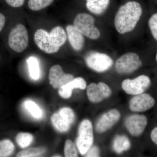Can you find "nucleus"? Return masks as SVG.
<instances>
[{"mask_svg": "<svg viewBox=\"0 0 157 157\" xmlns=\"http://www.w3.org/2000/svg\"><path fill=\"white\" fill-rule=\"evenodd\" d=\"M142 14L139 3L129 2L121 6L116 14L114 24L119 33L124 34L134 29Z\"/></svg>", "mask_w": 157, "mask_h": 157, "instance_id": "obj_1", "label": "nucleus"}, {"mask_svg": "<svg viewBox=\"0 0 157 157\" xmlns=\"http://www.w3.org/2000/svg\"><path fill=\"white\" fill-rule=\"evenodd\" d=\"M95 19L90 14L80 13L76 15L73 26L82 35L92 39L100 37L101 33L95 25Z\"/></svg>", "mask_w": 157, "mask_h": 157, "instance_id": "obj_2", "label": "nucleus"}, {"mask_svg": "<svg viewBox=\"0 0 157 157\" xmlns=\"http://www.w3.org/2000/svg\"><path fill=\"white\" fill-rule=\"evenodd\" d=\"M28 42V33L24 25L19 24L10 31L8 43L10 48L15 52H23L27 47Z\"/></svg>", "mask_w": 157, "mask_h": 157, "instance_id": "obj_3", "label": "nucleus"}, {"mask_svg": "<svg viewBox=\"0 0 157 157\" xmlns=\"http://www.w3.org/2000/svg\"><path fill=\"white\" fill-rule=\"evenodd\" d=\"M94 134L92 124L90 121L85 120L82 122L78 129L76 146L82 155L86 154L92 145Z\"/></svg>", "mask_w": 157, "mask_h": 157, "instance_id": "obj_4", "label": "nucleus"}, {"mask_svg": "<svg viewBox=\"0 0 157 157\" xmlns=\"http://www.w3.org/2000/svg\"><path fill=\"white\" fill-rule=\"evenodd\" d=\"M85 61L89 67L98 73L107 71L113 64V60L109 56L95 51L88 54Z\"/></svg>", "mask_w": 157, "mask_h": 157, "instance_id": "obj_5", "label": "nucleus"}, {"mask_svg": "<svg viewBox=\"0 0 157 157\" xmlns=\"http://www.w3.org/2000/svg\"><path fill=\"white\" fill-rule=\"evenodd\" d=\"M142 64L138 55L134 52H128L117 59L115 67L120 74H129L139 69Z\"/></svg>", "mask_w": 157, "mask_h": 157, "instance_id": "obj_6", "label": "nucleus"}, {"mask_svg": "<svg viewBox=\"0 0 157 157\" xmlns=\"http://www.w3.org/2000/svg\"><path fill=\"white\" fill-rule=\"evenodd\" d=\"M151 85V80L148 76L142 75L133 79H125L122 82L121 86L128 94H140L144 92Z\"/></svg>", "mask_w": 157, "mask_h": 157, "instance_id": "obj_7", "label": "nucleus"}, {"mask_svg": "<svg viewBox=\"0 0 157 157\" xmlns=\"http://www.w3.org/2000/svg\"><path fill=\"white\" fill-rule=\"evenodd\" d=\"M111 90L107 84L100 82L98 84L91 83L87 88L89 100L94 103H99L111 95Z\"/></svg>", "mask_w": 157, "mask_h": 157, "instance_id": "obj_8", "label": "nucleus"}, {"mask_svg": "<svg viewBox=\"0 0 157 157\" xmlns=\"http://www.w3.org/2000/svg\"><path fill=\"white\" fill-rule=\"evenodd\" d=\"M74 78L71 74L65 73L59 65L52 66L49 70V83L55 89H59L67 84Z\"/></svg>", "mask_w": 157, "mask_h": 157, "instance_id": "obj_9", "label": "nucleus"}, {"mask_svg": "<svg viewBox=\"0 0 157 157\" xmlns=\"http://www.w3.org/2000/svg\"><path fill=\"white\" fill-rule=\"evenodd\" d=\"M154 99L147 94L137 95L130 101L129 107L134 112H142L151 109L154 106Z\"/></svg>", "mask_w": 157, "mask_h": 157, "instance_id": "obj_10", "label": "nucleus"}, {"mask_svg": "<svg viewBox=\"0 0 157 157\" xmlns=\"http://www.w3.org/2000/svg\"><path fill=\"white\" fill-rule=\"evenodd\" d=\"M147 123L146 117L143 115H131L126 121V126L130 134L134 136H139L146 128Z\"/></svg>", "mask_w": 157, "mask_h": 157, "instance_id": "obj_11", "label": "nucleus"}, {"mask_svg": "<svg viewBox=\"0 0 157 157\" xmlns=\"http://www.w3.org/2000/svg\"><path fill=\"white\" fill-rule=\"evenodd\" d=\"M34 41L37 46L46 53H55L60 48L52 45L49 33L42 29H39L36 31L34 35Z\"/></svg>", "mask_w": 157, "mask_h": 157, "instance_id": "obj_12", "label": "nucleus"}, {"mask_svg": "<svg viewBox=\"0 0 157 157\" xmlns=\"http://www.w3.org/2000/svg\"><path fill=\"white\" fill-rule=\"evenodd\" d=\"M121 114L117 109L109 110L102 116L96 124V131L99 133L106 132L112 128L120 119Z\"/></svg>", "mask_w": 157, "mask_h": 157, "instance_id": "obj_13", "label": "nucleus"}, {"mask_svg": "<svg viewBox=\"0 0 157 157\" xmlns=\"http://www.w3.org/2000/svg\"><path fill=\"white\" fill-rule=\"evenodd\" d=\"M86 87V82L84 78L77 77L73 78L67 84L59 88V94L64 99H69L72 96L73 90L74 89L84 90Z\"/></svg>", "mask_w": 157, "mask_h": 157, "instance_id": "obj_14", "label": "nucleus"}, {"mask_svg": "<svg viewBox=\"0 0 157 157\" xmlns=\"http://www.w3.org/2000/svg\"><path fill=\"white\" fill-rule=\"evenodd\" d=\"M66 29L69 42L73 49L77 51L81 50L84 45L83 35L73 25H68Z\"/></svg>", "mask_w": 157, "mask_h": 157, "instance_id": "obj_15", "label": "nucleus"}, {"mask_svg": "<svg viewBox=\"0 0 157 157\" xmlns=\"http://www.w3.org/2000/svg\"><path fill=\"white\" fill-rule=\"evenodd\" d=\"M88 10L91 12L100 15L103 14L109 6L110 0H86Z\"/></svg>", "mask_w": 157, "mask_h": 157, "instance_id": "obj_16", "label": "nucleus"}, {"mask_svg": "<svg viewBox=\"0 0 157 157\" xmlns=\"http://www.w3.org/2000/svg\"><path fill=\"white\" fill-rule=\"evenodd\" d=\"M49 35L52 45L58 48L63 46L67 40L66 32L60 26H56L52 29Z\"/></svg>", "mask_w": 157, "mask_h": 157, "instance_id": "obj_17", "label": "nucleus"}, {"mask_svg": "<svg viewBox=\"0 0 157 157\" xmlns=\"http://www.w3.org/2000/svg\"><path fill=\"white\" fill-rule=\"evenodd\" d=\"M52 124L56 130L61 132H67L71 124L66 120L59 112L54 113L51 117Z\"/></svg>", "mask_w": 157, "mask_h": 157, "instance_id": "obj_18", "label": "nucleus"}, {"mask_svg": "<svg viewBox=\"0 0 157 157\" xmlns=\"http://www.w3.org/2000/svg\"><path fill=\"white\" fill-rule=\"evenodd\" d=\"M130 146V140L125 136H117L113 141V149L118 154L128 151Z\"/></svg>", "mask_w": 157, "mask_h": 157, "instance_id": "obj_19", "label": "nucleus"}, {"mask_svg": "<svg viewBox=\"0 0 157 157\" xmlns=\"http://www.w3.org/2000/svg\"><path fill=\"white\" fill-rule=\"evenodd\" d=\"M15 149L14 144L9 139L0 141V157L10 156Z\"/></svg>", "mask_w": 157, "mask_h": 157, "instance_id": "obj_20", "label": "nucleus"}, {"mask_svg": "<svg viewBox=\"0 0 157 157\" xmlns=\"http://www.w3.org/2000/svg\"><path fill=\"white\" fill-rule=\"evenodd\" d=\"M27 63L31 77L35 80L38 79L40 76V70L38 60L34 57H30L27 60Z\"/></svg>", "mask_w": 157, "mask_h": 157, "instance_id": "obj_21", "label": "nucleus"}, {"mask_svg": "<svg viewBox=\"0 0 157 157\" xmlns=\"http://www.w3.org/2000/svg\"><path fill=\"white\" fill-rule=\"evenodd\" d=\"M16 142L18 145L21 148H26L33 142V136L32 134L28 133H18L16 137Z\"/></svg>", "mask_w": 157, "mask_h": 157, "instance_id": "obj_22", "label": "nucleus"}, {"mask_svg": "<svg viewBox=\"0 0 157 157\" xmlns=\"http://www.w3.org/2000/svg\"><path fill=\"white\" fill-rule=\"evenodd\" d=\"M54 0H29L28 6L34 11H40L52 4Z\"/></svg>", "mask_w": 157, "mask_h": 157, "instance_id": "obj_23", "label": "nucleus"}, {"mask_svg": "<svg viewBox=\"0 0 157 157\" xmlns=\"http://www.w3.org/2000/svg\"><path fill=\"white\" fill-rule=\"evenodd\" d=\"M45 150L43 147H35L26 149L19 152L16 156L17 157H38L43 154Z\"/></svg>", "mask_w": 157, "mask_h": 157, "instance_id": "obj_24", "label": "nucleus"}, {"mask_svg": "<svg viewBox=\"0 0 157 157\" xmlns=\"http://www.w3.org/2000/svg\"><path fill=\"white\" fill-rule=\"evenodd\" d=\"M25 105L26 108L29 111L34 117L37 118L41 117L42 114V110L36 103L33 101H28L25 102Z\"/></svg>", "mask_w": 157, "mask_h": 157, "instance_id": "obj_25", "label": "nucleus"}, {"mask_svg": "<svg viewBox=\"0 0 157 157\" xmlns=\"http://www.w3.org/2000/svg\"><path fill=\"white\" fill-rule=\"evenodd\" d=\"M65 157H78L76 146L72 140H67L65 143L64 148Z\"/></svg>", "mask_w": 157, "mask_h": 157, "instance_id": "obj_26", "label": "nucleus"}, {"mask_svg": "<svg viewBox=\"0 0 157 157\" xmlns=\"http://www.w3.org/2000/svg\"><path fill=\"white\" fill-rule=\"evenodd\" d=\"M59 113L70 124L73 123L75 120V114L72 109L69 107H63L58 111Z\"/></svg>", "mask_w": 157, "mask_h": 157, "instance_id": "obj_27", "label": "nucleus"}, {"mask_svg": "<svg viewBox=\"0 0 157 157\" xmlns=\"http://www.w3.org/2000/svg\"><path fill=\"white\" fill-rule=\"evenodd\" d=\"M148 25L153 37L157 42V13L153 14L150 18Z\"/></svg>", "mask_w": 157, "mask_h": 157, "instance_id": "obj_28", "label": "nucleus"}, {"mask_svg": "<svg viewBox=\"0 0 157 157\" xmlns=\"http://www.w3.org/2000/svg\"><path fill=\"white\" fill-rule=\"evenodd\" d=\"M9 6L13 8H18L24 5L25 0H5Z\"/></svg>", "mask_w": 157, "mask_h": 157, "instance_id": "obj_29", "label": "nucleus"}, {"mask_svg": "<svg viewBox=\"0 0 157 157\" xmlns=\"http://www.w3.org/2000/svg\"><path fill=\"white\" fill-rule=\"evenodd\" d=\"M86 157H99V149L96 146L91 147L86 153Z\"/></svg>", "mask_w": 157, "mask_h": 157, "instance_id": "obj_30", "label": "nucleus"}, {"mask_svg": "<svg viewBox=\"0 0 157 157\" xmlns=\"http://www.w3.org/2000/svg\"><path fill=\"white\" fill-rule=\"evenodd\" d=\"M151 137L152 141L157 145V127L155 128L152 131Z\"/></svg>", "mask_w": 157, "mask_h": 157, "instance_id": "obj_31", "label": "nucleus"}, {"mask_svg": "<svg viewBox=\"0 0 157 157\" xmlns=\"http://www.w3.org/2000/svg\"><path fill=\"white\" fill-rule=\"evenodd\" d=\"M6 21V17L5 15L0 13V32L3 29Z\"/></svg>", "mask_w": 157, "mask_h": 157, "instance_id": "obj_32", "label": "nucleus"}, {"mask_svg": "<svg viewBox=\"0 0 157 157\" xmlns=\"http://www.w3.org/2000/svg\"><path fill=\"white\" fill-rule=\"evenodd\" d=\"M156 61H157V53L156 55Z\"/></svg>", "mask_w": 157, "mask_h": 157, "instance_id": "obj_33", "label": "nucleus"}, {"mask_svg": "<svg viewBox=\"0 0 157 157\" xmlns=\"http://www.w3.org/2000/svg\"><path fill=\"white\" fill-rule=\"evenodd\" d=\"M53 157H61L60 156H54Z\"/></svg>", "mask_w": 157, "mask_h": 157, "instance_id": "obj_34", "label": "nucleus"}]
</instances>
